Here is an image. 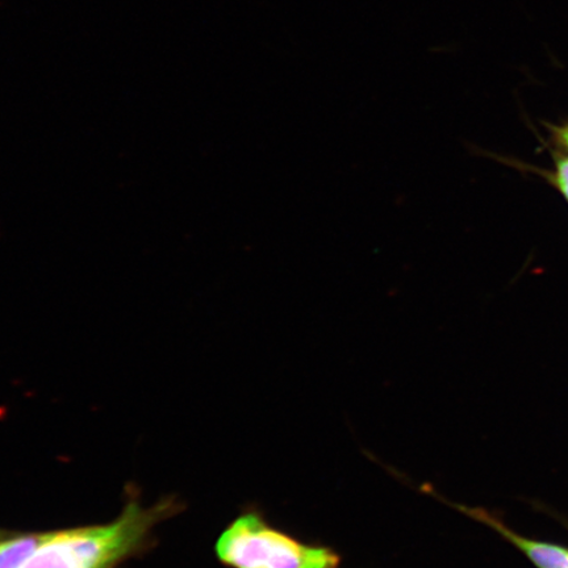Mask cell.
Here are the masks:
<instances>
[{
	"instance_id": "3",
	"label": "cell",
	"mask_w": 568,
	"mask_h": 568,
	"mask_svg": "<svg viewBox=\"0 0 568 568\" xmlns=\"http://www.w3.org/2000/svg\"><path fill=\"white\" fill-rule=\"evenodd\" d=\"M420 489L425 494L435 496L436 499L444 501L447 506L459 510L460 514L499 532L506 541L513 544L515 548L520 550L537 568H568L567 546L518 535V532L510 529L499 516L489 513V510L485 508H471L462 506V504L447 501L444 497L438 496L435 489L429 486H422Z\"/></svg>"
},
{
	"instance_id": "6",
	"label": "cell",
	"mask_w": 568,
	"mask_h": 568,
	"mask_svg": "<svg viewBox=\"0 0 568 568\" xmlns=\"http://www.w3.org/2000/svg\"><path fill=\"white\" fill-rule=\"evenodd\" d=\"M552 516L556 517L557 520L562 523L565 525V527L568 529V518H566L564 516H558L557 514H552Z\"/></svg>"
},
{
	"instance_id": "5",
	"label": "cell",
	"mask_w": 568,
	"mask_h": 568,
	"mask_svg": "<svg viewBox=\"0 0 568 568\" xmlns=\"http://www.w3.org/2000/svg\"><path fill=\"white\" fill-rule=\"evenodd\" d=\"M554 163H556V170L550 175L551 181L568 202V154L554 153Z\"/></svg>"
},
{
	"instance_id": "2",
	"label": "cell",
	"mask_w": 568,
	"mask_h": 568,
	"mask_svg": "<svg viewBox=\"0 0 568 568\" xmlns=\"http://www.w3.org/2000/svg\"><path fill=\"white\" fill-rule=\"evenodd\" d=\"M230 568H341L343 554L333 546L308 542L275 527L264 510L248 507L226 527L215 545Z\"/></svg>"
},
{
	"instance_id": "1",
	"label": "cell",
	"mask_w": 568,
	"mask_h": 568,
	"mask_svg": "<svg viewBox=\"0 0 568 568\" xmlns=\"http://www.w3.org/2000/svg\"><path fill=\"white\" fill-rule=\"evenodd\" d=\"M173 507L170 501L152 508L132 501L111 524L49 532L23 568H115L144 545Z\"/></svg>"
},
{
	"instance_id": "7",
	"label": "cell",
	"mask_w": 568,
	"mask_h": 568,
	"mask_svg": "<svg viewBox=\"0 0 568 568\" xmlns=\"http://www.w3.org/2000/svg\"><path fill=\"white\" fill-rule=\"evenodd\" d=\"M4 532L3 531H0V539L4 538Z\"/></svg>"
},
{
	"instance_id": "4",
	"label": "cell",
	"mask_w": 568,
	"mask_h": 568,
	"mask_svg": "<svg viewBox=\"0 0 568 568\" xmlns=\"http://www.w3.org/2000/svg\"><path fill=\"white\" fill-rule=\"evenodd\" d=\"M48 536L49 532H41L0 539V568H23Z\"/></svg>"
}]
</instances>
